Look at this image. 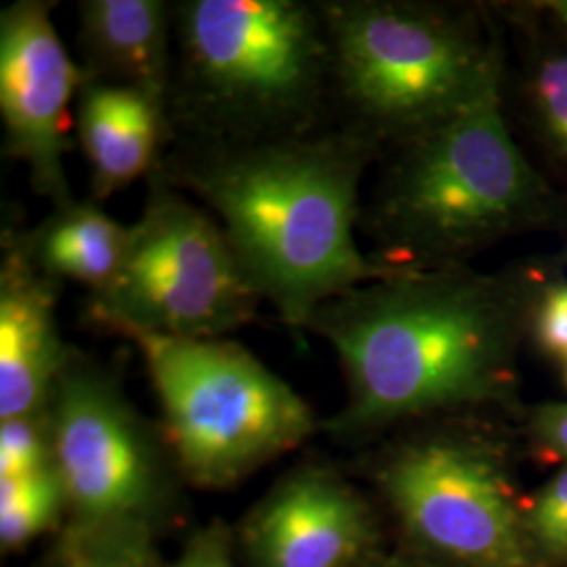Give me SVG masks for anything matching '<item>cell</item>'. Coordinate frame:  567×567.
Returning <instances> with one entry per match:
<instances>
[{
    "label": "cell",
    "mask_w": 567,
    "mask_h": 567,
    "mask_svg": "<svg viewBox=\"0 0 567 567\" xmlns=\"http://www.w3.org/2000/svg\"><path fill=\"white\" fill-rule=\"evenodd\" d=\"M374 158L330 126L274 142L171 143L154 173L217 219L259 299L290 330L307 332L330 299L412 271L377 264L355 238L360 185Z\"/></svg>",
    "instance_id": "cell-1"
},
{
    "label": "cell",
    "mask_w": 567,
    "mask_h": 567,
    "mask_svg": "<svg viewBox=\"0 0 567 567\" xmlns=\"http://www.w3.org/2000/svg\"><path fill=\"white\" fill-rule=\"evenodd\" d=\"M307 332L337 351L347 404L332 431L358 435L492 395L505 379L511 309L461 267L412 269L322 305Z\"/></svg>",
    "instance_id": "cell-2"
},
{
    "label": "cell",
    "mask_w": 567,
    "mask_h": 567,
    "mask_svg": "<svg viewBox=\"0 0 567 567\" xmlns=\"http://www.w3.org/2000/svg\"><path fill=\"white\" fill-rule=\"evenodd\" d=\"M168 143L234 145L334 126L322 0H173Z\"/></svg>",
    "instance_id": "cell-3"
},
{
    "label": "cell",
    "mask_w": 567,
    "mask_h": 567,
    "mask_svg": "<svg viewBox=\"0 0 567 567\" xmlns=\"http://www.w3.org/2000/svg\"><path fill=\"white\" fill-rule=\"evenodd\" d=\"M543 185L508 133L498 63L456 112L391 150L360 227L381 244L379 264L444 269L529 217Z\"/></svg>",
    "instance_id": "cell-4"
},
{
    "label": "cell",
    "mask_w": 567,
    "mask_h": 567,
    "mask_svg": "<svg viewBox=\"0 0 567 567\" xmlns=\"http://www.w3.org/2000/svg\"><path fill=\"white\" fill-rule=\"evenodd\" d=\"M334 126L374 154L456 112L498 63L466 21L437 7L322 0Z\"/></svg>",
    "instance_id": "cell-5"
},
{
    "label": "cell",
    "mask_w": 567,
    "mask_h": 567,
    "mask_svg": "<svg viewBox=\"0 0 567 567\" xmlns=\"http://www.w3.org/2000/svg\"><path fill=\"white\" fill-rule=\"evenodd\" d=\"M135 344L163 408L177 471L200 487L238 484L316 431L303 398L246 347L112 328Z\"/></svg>",
    "instance_id": "cell-6"
},
{
    "label": "cell",
    "mask_w": 567,
    "mask_h": 567,
    "mask_svg": "<svg viewBox=\"0 0 567 567\" xmlns=\"http://www.w3.org/2000/svg\"><path fill=\"white\" fill-rule=\"evenodd\" d=\"M145 183L121 269L89 297L86 322L105 332L135 328L183 339H224L252 324L261 299L221 225L158 173Z\"/></svg>",
    "instance_id": "cell-7"
},
{
    "label": "cell",
    "mask_w": 567,
    "mask_h": 567,
    "mask_svg": "<svg viewBox=\"0 0 567 567\" xmlns=\"http://www.w3.org/2000/svg\"><path fill=\"white\" fill-rule=\"evenodd\" d=\"M53 466L84 529L140 524L173 458L116 379L72 344L47 405Z\"/></svg>",
    "instance_id": "cell-8"
},
{
    "label": "cell",
    "mask_w": 567,
    "mask_h": 567,
    "mask_svg": "<svg viewBox=\"0 0 567 567\" xmlns=\"http://www.w3.org/2000/svg\"><path fill=\"white\" fill-rule=\"evenodd\" d=\"M386 498L426 548L471 567H524L507 482L486 447L431 435L395 447L379 471Z\"/></svg>",
    "instance_id": "cell-9"
},
{
    "label": "cell",
    "mask_w": 567,
    "mask_h": 567,
    "mask_svg": "<svg viewBox=\"0 0 567 567\" xmlns=\"http://www.w3.org/2000/svg\"><path fill=\"white\" fill-rule=\"evenodd\" d=\"M53 9L51 0H16L0 11V116L4 156L23 164L37 196L63 208L76 203L63 158L84 72L61 42Z\"/></svg>",
    "instance_id": "cell-10"
},
{
    "label": "cell",
    "mask_w": 567,
    "mask_h": 567,
    "mask_svg": "<svg viewBox=\"0 0 567 567\" xmlns=\"http://www.w3.org/2000/svg\"><path fill=\"white\" fill-rule=\"evenodd\" d=\"M246 540L257 567H349L368 547L370 519L339 473L305 465L267 494Z\"/></svg>",
    "instance_id": "cell-11"
},
{
    "label": "cell",
    "mask_w": 567,
    "mask_h": 567,
    "mask_svg": "<svg viewBox=\"0 0 567 567\" xmlns=\"http://www.w3.org/2000/svg\"><path fill=\"white\" fill-rule=\"evenodd\" d=\"M0 259V421L41 414L60 379L70 344L61 341V282L2 231Z\"/></svg>",
    "instance_id": "cell-12"
},
{
    "label": "cell",
    "mask_w": 567,
    "mask_h": 567,
    "mask_svg": "<svg viewBox=\"0 0 567 567\" xmlns=\"http://www.w3.org/2000/svg\"><path fill=\"white\" fill-rule=\"evenodd\" d=\"M76 16L84 82L135 91L166 118L173 0H82Z\"/></svg>",
    "instance_id": "cell-13"
},
{
    "label": "cell",
    "mask_w": 567,
    "mask_h": 567,
    "mask_svg": "<svg viewBox=\"0 0 567 567\" xmlns=\"http://www.w3.org/2000/svg\"><path fill=\"white\" fill-rule=\"evenodd\" d=\"M76 131L91 168L89 200L97 204L147 179L168 143L166 118L154 103L135 91L100 82L82 84Z\"/></svg>",
    "instance_id": "cell-14"
},
{
    "label": "cell",
    "mask_w": 567,
    "mask_h": 567,
    "mask_svg": "<svg viewBox=\"0 0 567 567\" xmlns=\"http://www.w3.org/2000/svg\"><path fill=\"white\" fill-rule=\"evenodd\" d=\"M2 231L44 276L82 284L91 295L114 280L131 238V225L116 221L93 200L53 208L34 227L7 225Z\"/></svg>",
    "instance_id": "cell-15"
},
{
    "label": "cell",
    "mask_w": 567,
    "mask_h": 567,
    "mask_svg": "<svg viewBox=\"0 0 567 567\" xmlns=\"http://www.w3.org/2000/svg\"><path fill=\"white\" fill-rule=\"evenodd\" d=\"M68 507L55 466L32 475L0 480V543L2 548L28 545L60 519Z\"/></svg>",
    "instance_id": "cell-16"
},
{
    "label": "cell",
    "mask_w": 567,
    "mask_h": 567,
    "mask_svg": "<svg viewBox=\"0 0 567 567\" xmlns=\"http://www.w3.org/2000/svg\"><path fill=\"white\" fill-rule=\"evenodd\" d=\"M61 567H156L147 527L140 524L84 529Z\"/></svg>",
    "instance_id": "cell-17"
},
{
    "label": "cell",
    "mask_w": 567,
    "mask_h": 567,
    "mask_svg": "<svg viewBox=\"0 0 567 567\" xmlns=\"http://www.w3.org/2000/svg\"><path fill=\"white\" fill-rule=\"evenodd\" d=\"M53 466L47 410L41 414L0 421V480L32 475Z\"/></svg>",
    "instance_id": "cell-18"
},
{
    "label": "cell",
    "mask_w": 567,
    "mask_h": 567,
    "mask_svg": "<svg viewBox=\"0 0 567 567\" xmlns=\"http://www.w3.org/2000/svg\"><path fill=\"white\" fill-rule=\"evenodd\" d=\"M536 100L550 137L567 152V55L540 65Z\"/></svg>",
    "instance_id": "cell-19"
},
{
    "label": "cell",
    "mask_w": 567,
    "mask_h": 567,
    "mask_svg": "<svg viewBox=\"0 0 567 567\" xmlns=\"http://www.w3.org/2000/svg\"><path fill=\"white\" fill-rule=\"evenodd\" d=\"M529 519L534 534L547 547L567 550V468L538 494Z\"/></svg>",
    "instance_id": "cell-20"
},
{
    "label": "cell",
    "mask_w": 567,
    "mask_h": 567,
    "mask_svg": "<svg viewBox=\"0 0 567 567\" xmlns=\"http://www.w3.org/2000/svg\"><path fill=\"white\" fill-rule=\"evenodd\" d=\"M536 330L550 353L567 360V286L555 288L545 297Z\"/></svg>",
    "instance_id": "cell-21"
},
{
    "label": "cell",
    "mask_w": 567,
    "mask_h": 567,
    "mask_svg": "<svg viewBox=\"0 0 567 567\" xmlns=\"http://www.w3.org/2000/svg\"><path fill=\"white\" fill-rule=\"evenodd\" d=\"M173 567H236L227 536L219 529H206L198 534L183 550L179 561Z\"/></svg>",
    "instance_id": "cell-22"
},
{
    "label": "cell",
    "mask_w": 567,
    "mask_h": 567,
    "mask_svg": "<svg viewBox=\"0 0 567 567\" xmlns=\"http://www.w3.org/2000/svg\"><path fill=\"white\" fill-rule=\"evenodd\" d=\"M536 429L553 452L567 458V404L547 405L538 412Z\"/></svg>",
    "instance_id": "cell-23"
},
{
    "label": "cell",
    "mask_w": 567,
    "mask_h": 567,
    "mask_svg": "<svg viewBox=\"0 0 567 567\" xmlns=\"http://www.w3.org/2000/svg\"><path fill=\"white\" fill-rule=\"evenodd\" d=\"M555 11H557L559 18L567 23V0L566 2H557V4H555Z\"/></svg>",
    "instance_id": "cell-24"
},
{
    "label": "cell",
    "mask_w": 567,
    "mask_h": 567,
    "mask_svg": "<svg viewBox=\"0 0 567 567\" xmlns=\"http://www.w3.org/2000/svg\"><path fill=\"white\" fill-rule=\"evenodd\" d=\"M566 383H567V360H566Z\"/></svg>",
    "instance_id": "cell-25"
}]
</instances>
